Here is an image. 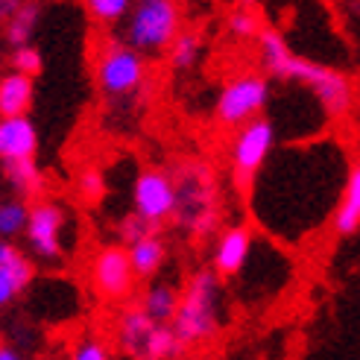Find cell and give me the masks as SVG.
<instances>
[{
    "label": "cell",
    "mask_w": 360,
    "mask_h": 360,
    "mask_svg": "<svg viewBox=\"0 0 360 360\" xmlns=\"http://www.w3.org/2000/svg\"><path fill=\"white\" fill-rule=\"evenodd\" d=\"M126 252H129V264L135 269L138 281H147V284L155 281L158 273L167 264V243L158 238V231H155V235H150V238L138 240L135 246H129Z\"/></svg>",
    "instance_id": "obj_18"
},
{
    "label": "cell",
    "mask_w": 360,
    "mask_h": 360,
    "mask_svg": "<svg viewBox=\"0 0 360 360\" xmlns=\"http://www.w3.org/2000/svg\"><path fill=\"white\" fill-rule=\"evenodd\" d=\"M258 56H261V65L269 77L304 88V91L322 105V112H326L328 120H340L349 115L352 100H354V88L343 70L299 56V53L290 50L284 35L273 27L261 30Z\"/></svg>",
    "instance_id": "obj_2"
},
{
    "label": "cell",
    "mask_w": 360,
    "mask_h": 360,
    "mask_svg": "<svg viewBox=\"0 0 360 360\" xmlns=\"http://www.w3.org/2000/svg\"><path fill=\"white\" fill-rule=\"evenodd\" d=\"M223 281L214 269H196L182 287L173 331L185 349L208 346L223 328Z\"/></svg>",
    "instance_id": "obj_3"
},
{
    "label": "cell",
    "mask_w": 360,
    "mask_h": 360,
    "mask_svg": "<svg viewBox=\"0 0 360 360\" xmlns=\"http://www.w3.org/2000/svg\"><path fill=\"white\" fill-rule=\"evenodd\" d=\"M278 126L273 117H258L231 135L229 141V167L231 179L240 188H252V182L261 176V170L269 165V158L278 150Z\"/></svg>",
    "instance_id": "obj_7"
},
{
    "label": "cell",
    "mask_w": 360,
    "mask_h": 360,
    "mask_svg": "<svg viewBox=\"0 0 360 360\" xmlns=\"http://www.w3.org/2000/svg\"><path fill=\"white\" fill-rule=\"evenodd\" d=\"M150 77L147 56H141L123 39H109L94 59V82L109 100H129L143 91Z\"/></svg>",
    "instance_id": "obj_6"
},
{
    "label": "cell",
    "mask_w": 360,
    "mask_h": 360,
    "mask_svg": "<svg viewBox=\"0 0 360 360\" xmlns=\"http://www.w3.org/2000/svg\"><path fill=\"white\" fill-rule=\"evenodd\" d=\"M182 32V9L173 0H138L123 21V41L141 56H161Z\"/></svg>",
    "instance_id": "obj_5"
},
{
    "label": "cell",
    "mask_w": 360,
    "mask_h": 360,
    "mask_svg": "<svg viewBox=\"0 0 360 360\" xmlns=\"http://www.w3.org/2000/svg\"><path fill=\"white\" fill-rule=\"evenodd\" d=\"M18 0H0V27H6L9 21H12V15L18 12Z\"/></svg>",
    "instance_id": "obj_32"
},
{
    "label": "cell",
    "mask_w": 360,
    "mask_h": 360,
    "mask_svg": "<svg viewBox=\"0 0 360 360\" xmlns=\"http://www.w3.org/2000/svg\"><path fill=\"white\" fill-rule=\"evenodd\" d=\"M88 284H91V293L100 302L109 304L129 302L138 284V276L129 264V252L120 243L100 246L91 255V261H88Z\"/></svg>",
    "instance_id": "obj_9"
},
{
    "label": "cell",
    "mask_w": 360,
    "mask_h": 360,
    "mask_svg": "<svg viewBox=\"0 0 360 360\" xmlns=\"http://www.w3.org/2000/svg\"><path fill=\"white\" fill-rule=\"evenodd\" d=\"M255 231L246 223L229 226L223 229L217 240H214V252H211V269L220 278H240V273L246 269L252 252H255Z\"/></svg>",
    "instance_id": "obj_12"
},
{
    "label": "cell",
    "mask_w": 360,
    "mask_h": 360,
    "mask_svg": "<svg viewBox=\"0 0 360 360\" xmlns=\"http://www.w3.org/2000/svg\"><path fill=\"white\" fill-rule=\"evenodd\" d=\"M30 202L21 196H0V240H15L27 235L30 226Z\"/></svg>",
    "instance_id": "obj_19"
},
{
    "label": "cell",
    "mask_w": 360,
    "mask_h": 360,
    "mask_svg": "<svg viewBox=\"0 0 360 360\" xmlns=\"http://www.w3.org/2000/svg\"><path fill=\"white\" fill-rule=\"evenodd\" d=\"M85 12H88V18H91L94 24L112 27V24L126 21V15L132 12V4L129 0H88Z\"/></svg>",
    "instance_id": "obj_26"
},
{
    "label": "cell",
    "mask_w": 360,
    "mask_h": 360,
    "mask_svg": "<svg viewBox=\"0 0 360 360\" xmlns=\"http://www.w3.org/2000/svg\"><path fill=\"white\" fill-rule=\"evenodd\" d=\"M39 21H41V4H21L18 12L12 15V21L4 27L6 44L12 50L32 44V35H35V30H39Z\"/></svg>",
    "instance_id": "obj_20"
},
{
    "label": "cell",
    "mask_w": 360,
    "mask_h": 360,
    "mask_svg": "<svg viewBox=\"0 0 360 360\" xmlns=\"http://www.w3.org/2000/svg\"><path fill=\"white\" fill-rule=\"evenodd\" d=\"M226 30H229L231 39H240V41L255 39V41H258V35H261L264 27H261L258 12L252 9V6H238V9H231V12H229V18H226Z\"/></svg>",
    "instance_id": "obj_25"
},
{
    "label": "cell",
    "mask_w": 360,
    "mask_h": 360,
    "mask_svg": "<svg viewBox=\"0 0 360 360\" xmlns=\"http://www.w3.org/2000/svg\"><path fill=\"white\" fill-rule=\"evenodd\" d=\"M176 182V226L191 238H208L220 223L217 176L202 161H188L173 173Z\"/></svg>",
    "instance_id": "obj_4"
},
{
    "label": "cell",
    "mask_w": 360,
    "mask_h": 360,
    "mask_svg": "<svg viewBox=\"0 0 360 360\" xmlns=\"http://www.w3.org/2000/svg\"><path fill=\"white\" fill-rule=\"evenodd\" d=\"M0 182H4V170H0Z\"/></svg>",
    "instance_id": "obj_34"
},
{
    "label": "cell",
    "mask_w": 360,
    "mask_h": 360,
    "mask_svg": "<svg viewBox=\"0 0 360 360\" xmlns=\"http://www.w3.org/2000/svg\"><path fill=\"white\" fill-rule=\"evenodd\" d=\"M179 302H182V287H176L173 281H150L141 290L138 304L155 326H173V319L179 314Z\"/></svg>",
    "instance_id": "obj_15"
},
{
    "label": "cell",
    "mask_w": 360,
    "mask_h": 360,
    "mask_svg": "<svg viewBox=\"0 0 360 360\" xmlns=\"http://www.w3.org/2000/svg\"><path fill=\"white\" fill-rule=\"evenodd\" d=\"M334 231L337 235H354L360 229V158L349 167L343 193H340V202L334 211Z\"/></svg>",
    "instance_id": "obj_17"
},
{
    "label": "cell",
    "mask_w": 360,
    "mask_h": 360,
    "mask_svg": "<svg viewBox=\"0 0 360 360\" xmlns=\"http://www.w3.org/2000/svg\"><path fill=\"white\" fill-rule=\"evenodd\" d=\"M188 349L182 346V340L176 337L173 326H155V331L147 340L141 360H179Z\"/></svg>",
    "instance_id": "obj_23"
},
{
    "label": "cell",
    "mask_w": 360,
    "mask_h": 360,
    "mask_svg": "<svg viewBox=\"0 0 360 360\" xmlns=\"http://www.w3.org/2000/svg\"><path fill=\"white\" fill-rule=\"evenodd\" d=\"M6 182L15 188V196H35L44 185V173L39 161H18L6 167Z\"/></svg>",
    "instance_id": "obj_24"
},
{
    "label": "cell",
    "mask_w": 360,
    "mask_h": 360,
    "mask_svg": "<svg viewBox=\"0 0 360 360\" xmlns=\"http://www.w3.org/2000/svg\"><path fill=\"white\" fill-rule=\"evenodd\" d=\"M24 293V287L18 284L12 276H6V273H0V311L4 308H9V304Z\"/></svg>",
    "instance_id": "obj_31"
},
{
    "label": "cell",
    "mask_w": 360,
    "mask_h": 360,
    "mask_svg": "<svg viewBox=\"0 0 360 360\" xmlns=\"http://www.w3.org/2000/svg\"><path fill=\"white\" fill-rule=\"evenodd\" d=\"M9 70H15V74H24L30 79H35L44 70V56L41 50L35 44H24V47H15L9 53Z\"/></svg>",
    "instance_id": "obj_27"
},
{
    "label": "cell",
    "mask_w": 360,
    "mask_h": 360,
    "mask_svg": "<svg viewBox=\"0 0 360 360\" xmlns=\"http://www.w3.org/2000/svg\"><path fill=\"white\" fill-rule=\"evenodd\" d=\"M153 331H155V322L141 311L138 302L123 304L115 316V346L129 360H141Z\"/></svg>",
    "instance_id": "obj_14"
},
{
    "label": "cell",
    "mask_w": 360,
    "mask_h": 360,
    "mask_svg": "<svg viewBox=\"0 0 360 360\" xmlns=\"http://www.w3.org/2000/svg\"><path fill=\"white\" fill-rule=\"evenodd\" d=\"M79 193L85 196V200H100V196L105 193V179L97 167H88L79 173V182H77Z\"/></svg>",
    "instance_id": "obj_30"
},
{
    "label": "cell",
    "mask_w": 360,
    "mask_h": 360,
    "mask_svg": "<svg viewBox=\"0 0 360 360\" xmlns=\"http://www.w3.org/2000/svg\"><path fill=\"white\" fill-rule=\"evenodd\" d=\"M68 360H115V349L100 334H85L79 343L70 349Z\"/></svg>",
    "instance_id": "obj_28"
},
{
    "label": "cell",
    "mask_w": 360,
    "mask_h": 360,
    "mask_svg": "<svg viewBox=\"0 0 360 360\" xmlns=\"http://www.w3.org/2000/svg\"><path fill=\"white\" fill-rule=\"evenodd\" d=\"M39 153V129L30 117H0V165L9 167L18 161H35Z\"/></svg>",
    "instance_id": "obj_13"
},
{
    "label": "cell",
    "mask_w": 360,
    "mask_h": 360,
    "mask_svg": "<svg viewBox=\"0 0 360 360\" xmlns=\"http://www.w3.org/2000/svg\"><path fill=\"white\" fill-rule=\"evenodd\" d=\"M132 214H138L141 220H147L150 226L167 223L176 214V182L173 173L161 167H147L135 176L132 185Z\"/></svg>",
    "instance_id": "obj_11"
},
{
    "label": "cell",
    "mask_w": 360,
    "mask_h": 360,
    "mask_svg": "<svg viewBox=\"0 0 360 360\" xmlns=\"http://www.w3.org/2000/svg\"><path fill=\"white\" fill-rule=\"evenodd\" d=\"M343 147L334 141H326L322 143V153L316 158V165L308 176L304 185H293L273 161L261 170V176L252 182V214H255L258 226H264L269 235H276L281 240H290L293 246L314 235V231L326 223V220H334L331 214H326L319 205H314L304 193H314V196H322V200H331V202H340V193H343V185H346V161H343Z\"/></svg>",
    "instance_id": "obj_1"
},
{
    "label": "cell",
    "mask_w": 360,
    "mask_h": 360,
    "mask_svg": "<svg viewBox=\"0 0 360 360\" xmlns=\"http://www.w3.org/2000/svg\"><path fill=\"white\" fill-rule=\"evenodd\" d=\"M269 100H273V85L264 74H238L231 77L217 94V103H214V115L223 126H231V129H240V126L252 123L266 115Z\"/></svg>",
    "instance_id": "obj_8"
},
{
    "label": "cell",
    "mask_w": 360,
    "mask_h": 360,
    "mask_svg": "<svg viewBox=\"0 0 360 360\" xmlns=\"http://www.w3.org/2000/svg\"><path fill=\"white\" fill-rule=\"evenodd\" d=\"M155 231H158V229H155V226H150L147 220H141L138 214H129V217H123V220L117 223V238H120V246H123V249L135 246L138 240L155 235Z\"/></svg>",
    "instance_id": "obj_29"
},
{
    "label": "cell",
    "mask_w": 360,
    "mask_h": 360,
    "mask_svg": "<svg viewBox=\"0 0 360 360\" xmlns=\"http://www.w3.org/2000/svg\"><path fill=\"white\" fill-rule=\"evenodd\" d=\"M35 100V79L6 70L0 74V117H30Z\"/></svg>",
    "instance_id": "obj_16"
},
{
    "label": "cell",
    "mask_w": 360,
    "mask_h": 360,
    "mask_svg": "<svg viewBox=\"0 0 360 360\" xmlns=\"http://www.w3.org/2000/svg\"><path fill=\"white\" fill-rule=\"evenodd\" d=\"M200 56H202V35L193 32V30H182L179 39L167 50V62H170L173 70H179V74L193 70L196 62H200Z\"/></svg>",
    "instance_id": "obj_21"
},
{
    "label": "cell",
    "mask_w": 360,
    "mask_h": 360,
    "mask_svg": "<svg viewBox=\"0 0 360 360\" xmlns=\"http://www.w3.org/2000/svg\"><path fill=\"white\" fill-rule=\"evenodd\" d=\"M0 360H27V354L15 349L12 343H0Z\"/></svg>",
    "instance_id": "obj_33"
},
{
    "label": "cell",
    "mask_w": 360,
    "mask_h": 360,
    "mask_svg": "<svg viewBox=\"0 0 360 360\" xmlns=\"http://www.w3.org/2000/svg\"><path fill=\"white\" fill-rule=\"evenodd\" d=\"M0 273L12 276V278L27 290V287L32 284V278H35V266H32L30 255H27V252L18 246V243L0 240Z\"/></svg>",
    "instance_id": "obj_22"
},
{
    "label": "cell",
    "mask_w": 360,
    "mask_h": 360,
    "mask_svg": "<svg viewBox=\"0 0 360 360\" xmlns=\"http://www.w3.org/2000/svg\"><path fill=\"white\" fill-rule=\"evenodd\" d=\"M65 226H68V211L53 202V200H39L30 208V226H27V249L32 258L39 261H62L65 255Z\"/></svg>",
    "instance_id": "obj_10"
}]
</instances>
